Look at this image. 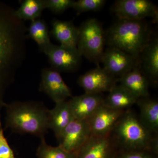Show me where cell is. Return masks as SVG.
Wrapping results in <instances>:
<instances>
[{
  "label": "cell",
  "mask_w": 158,
  "mask_h": 158,
  "mask_svg": "<svg viewBox=\"0 0 158 158\" xmlns=\"http://www.w3.org/2000/svg\"><path fill=\"white\" fill-rule=\"evenodd\" d=\"M27 28L11 6L0 2V126L4 95L14 81L27 55Z\"/></svg>",
  "instance_id": "6da1fadb"
},
{
  "label": "cell",
  "mask_w": 158,
  "mask_h": 158,
  "mask_svg": "<svg viewBox=\"0 0 158 158\" xmlns=\"http://www.w3.org/2000/svg\"><path fill=\"white\" fill-rule=\"evenodd\" d=\"M6 128L19 134L40 138L48 132L49 110L40 102H14L6 104Z\"/></svg>",
  "instance_id": "7a4b0ae2"
},
{
  "label": "cell",
  "mask_w": 158,
  "mask_h": 158,
  "mask_svg": "<svg viewBox=\"0 0 158 158\" xmlns=\"http://www.w3.org/2000/svg\"><path fill=\"white\" fill-rule=\"evenodd\" d=\"M106 44L123 51L139 62L141 52L151 39L149 25L144 20L118 19L105 32Z\"/></svg>",
  "instance_id": "3957f363"
},
{
  "label": "cell",
  "mask_w": 158,
  "mask_h": 158,
  "mask_svg": "<svg viewBox=\"0 0 158 158\" xmlns=\"http://www.w3.org/2000/svg\"><path fill=\"white\" fill-rule=\"evenodd\" d=\"M119 151H150L153 134L141 123L134 112L125 111L111 132Z\"/></svg>",
  "instance_id": "277c9868"
},
{
  "label": "cell",
  "mask_w": 158,
  "mask_h": 158,
  "mask_svg": "<svg viewBox=\"0 0 158 158\" xmlns=\"http://www.w3.org/2000/svg\"><path fill=\"white\" fill-rule=\"evenodd\" d=\"M78 28V50L82 56L98 66L102 62L106 44L105 31L101 24L98 20L90 19Z\"/></svg>",
  "instance_id": "5b68a950"
},
{
  "label": "cell",
  "mask_w": 158,
  "mask_h": 158,
  "mask_svg": "<svg viewBox=\"0 0 158 158\" xmlns=\"http://www.w3.org/2000/svg\"><path fill=\"white\" fill-rule=\"evenodd\" d=\"M48 57L52 69L60 72L77 70L81 63L82 56L77 47L50 44L42 50Z\"/></svg>",
  "instance_id": "8992f818"
},
{
  "label": "cell",
  "mask_w": 158,
  "mask_h": 158,
  "mask_svg": "<svg viewBox=\"0 0 158 158\" xmlns=\"http://www.w3.org/2000/svg\"><path fill=\"white\" fill-rule=\"evenodd\" d=\"M114 11L118 19L142 20L151 18L156 22L158 19L157 7L148 0H118Z\"/></svg>",
  "instance_id": "52a82bcc"
},
{
  "label": "cell",
  "mask_w": 158,
  "mask_h": 158,
  "mask_svg": "<svg viewBox=\"0 0 158 158\" xmlns=\"http://www.w3.org/2000/svg\"><path fill=\"white\" fill-rule=\"evenodd\" d=\"M119 151L112 134L91 135L77 152V158H116Z\"/></svg>",
  "instance_id": "ba28073f"
},
{
  "label": "cell",
  "mask_w": 158,
  "mask_h": 158,
  "mask_svg": "<svg viewBox=\"0 0 158 158\" xmlns=\"http://www.w3.org/2000/svg\"><path fill=\"white\" fill-rule=\"evenodd\" d=\"M118 80L103 67L98 65L79 77L78 84L84 89L85 93L98 94L109 92L117 85Z\"/></svg>",
  "instance_id": "9c48e42d"
},
{
  "label": "cell",
  "mask_w": 158,
  "mask_h": 158,
  "mask_svg": "<svg viewBox=\"0 0 158 158\" xmlns=\"http://www.w3.org/2000/svg\"><path fill=\"white\" fill-rule=\"evenodd\" d=\"M39 90L47 94L56 104L73 97L70 88L60 73L52 68H44L41 71Z\"/></svg>",
  "instance_id": "30bf717a"
},
{
  "label": "cell",
  "mask_w": 158,
  "mask_h": 158,
  "mask_svg": "<svg viewBox=\"0 0 158 158\" xmlns=\"http://www.w3.org/2000/svg\"><path fill=\"white\" fill-rule=\"evenodd\" d=\"M101 62L108 72L118 78L139 66V62L132 56L112 47H108L105 51Z\"/></svg>",
  "instance_id": "8fae6325"
},
{
  "label": "cell",
  "mask_w": 158,
  "mask_h": 158,
  "mask_svg": "<svg viewBox=\"0 0 158 158\" xmlns=\"http://www.w3.org/2000/svg\"><path fill=\"white\" fill-rule=\"evenodd\" d=\"M90 136L87 120L73 119L58 139L59 146L69 152H76Z\"/></svg>",
  "instance_id": "7c38bea8"
},
{
  "label": "cell",
  "mask_w": 158,
  "mask_h": 158,
  "mask_svg": "<svg viewBox=\"0 0 158 158\" xmlns=\"http://www.w3.org/2000/svg\"><path fill=\"white\" fill-rule=\"evenodd\" d=\"M125 111L111 109L103 104L87 120L91 135L104 136L110 135Z\"/></svg>",
  "instance_id": "4fadbf2b"
},
{
  "label": "cell",
  "mask_w": 158,
  "mask_h": 158,
  "mask_svg": "<svg viewBox=\"0 0 158 158\" xmlns=\"http://www.w3.org/2000/svg\"><path fill=\"white\" fill-rule=\"evenodd\" d=\"M102 94L85 93L82 95L72 97L68 101L73 119L87 120L103 104Z\"/></svg>",
  "instance_id": "5bb4252c"
},
{
  "label": "cell",
  "mask_w": 158,
  "mask_h": 158,
  "mask_svg": "<svg viewBox=\"0 0 158 158\" xmlns=\"http://www.w3.org/2000/svg\"><path fill=\"white\" fill-rule=\"evenodd\" d=\"M140 71L152 84L158 82V39L152 38L141 54L139 59Z\"/></svg>",
  "instance_id": "9a60e30c"
},
{
  "label": "cell",
  "mask_w": 158,
  "mask_h": 158,
  "mask_svg": "<svg viewBox=\"0 0 158 158\" xmlns=\"http://www.w3.org/2000/svg\"><path fill=\"white\" fill-rule=\"evenodd\" d=\"M73 119L68 101L57 103L53 109L49 110V129L53 131L58 140L65 127Z\"/></svg>",
  "instance_id": "2e32d148"
},
{
  "label": "cell",
  "mask_w": 158,
  "mask_h": 158,
  "mask_svg": "<svg viewBox=\"0 0 158 158\" xmlns=\"http://www.w3.org/2000/svg\"><path fill=\"white\" fill-rule=\"evenodd\" d=\"M118 82L137 98L149 97V82L138 67L118 78Z\"/></svg>",
  "instance_id": "e0dca14e"
},
{
  "label": "cell",
  "mask_w": 158,
  "mask_h": 158,
  "mask_svg": "<svg viewBox=\"0 0 158 158\" xmlns=\"http://www.w3.org/2000/svg\"><path fill=\"white\" fill-rule=\"evenodd\" d=\"M138 98L119 84L110 90L104 99V104L114 110L126 111L136 104Z\"/></svg>",
  "instance_id": "ac0fdd59"
},
{
  "label": "cell",
  "mask_w": 158,
  "mask_h": 158,
  "mask_svg": "<svg viewBox=\"0 0 158 158\" xmlns=\"http://www.w3.org/2000/svg\"><path fill=\"white\" fill-rule=\"evenodd\" d=\"M51 34L60 43V45L77 47L78 40V28L71 21L54 19L52 23Z\"/></svg>",
  "instance_id": "d6986e66"
},
{
  "label": "cell",
  "mask_w": 158,
  "mask_h": 158,
  "mask_svg": "<svg viewBox=\"0 0 158 158\" xmlns=\"http://www.w3.org/2000/svg\"><path fill=\"white\" fill-rule=\"evenodd\" d=\"M136 104L140 110V121L151 132L158 134V102L147 97L138 98Z\"/></svg>",
  "instance_id": "ffe728a7"
},
{
  "label": "cell",
  "mask_w": 158,
  "mask_h": 158,
  "mask_svg": "<svg viewBox=\"0 0 158 158\" xmlns=\"http://www.w3.org/2000/svg\"><path fill=\"white\" fill-rule=\"evenodd\" d=\"M27 32V37L36 42L40 51L51 43L48 26L44 20L39 18L31 21Z\"/></svg>",
  "instance_id": "44dd1931"
},
{
  "label": "cell",
  "mask_w": 158,
  "mask_h": 158,
  "mask_svg": "<svg viewBox=\"0 0 158 158\" xmlns=\"http://www.w3.org/2000/svg\"><path fill=\"white\" fill-rule=\"evenodd\" d=\"M45 9L44 0H25L17 10H15L16 16L22 20L31 21L41 16Z\"/></svg>",
  "instance_id": "7402d4cb"
},
{
  "label": "cell",
  "mask_w": 158,
  "mask_h": 158,
  "mask_svg": "<svg viewBox=\"0 0 158 158\" xmlns=\"http://www.w3.org/2000/svg\"><path fill=\"white\" fill-rule=\"evenodd\" d=\"M38 158H77L76 152H69L60 146L53 147L47 144L44 137L41 141L37 151Z\"/></svg>",
  "instance_id": "603a6c76"
},
{
  "label": "cell",
  "mask_w": 158,
  "mask_h": 158,
  "mask_svg": "<svg viewBox=\"0 0 158 158\" xmlns=\"http://www.w3.org/2000/svg\"><path fill=\"white\" fill-rule=\"evenodd\" d=\"M106 1L105 0H78L75 1L72 8L78 14L101 9Z\"/></svg>",
  "instance_id": "cb8c5ba5"
},
{
  "label": "cell",
  "mask_w": 158,
  "mask_h": 158,
  "mask_svg": "<svg viewBox=\"0 0 158 158\" xmlns=\"http://www.w3.org/2000/svg\"><path fill=\"white\" fill-rule=\"evenodd\" d=\"M74 2L73 0H44L45 9L55 14H60L72 8Z\"/></svg>",
  "instance_id": "d4e9b609"
},
{
  "label": "cell",
  "mask_w": 158,
  "mask_h": 158,
  "mask_svg": "<svg viewBox=\"0 0 158 158\" xmlns=\"http://www.w3.org/2000/svg\"><path fill=\"white\" fill-rule=\"evenodd\" d=\"M116 158H158V156L148 150L119 151Z\"/></svg>",
  "instance_id": "484cf974"
},
{
  "label": "cell",
  "mask_w": 158,
  "mask_h": 158,
  "mask_svg": "<svg viewBox=\"0 0 158 158\" xmlns=\"http://www.w3.org/2000/svg\"><path fill=\"white\" fill-rule=\"evenodd\" d=\"M0 158H15L13 150L4 136L2 127H0Z\"/></svg>",
  "instance_id": "4316f807"
},
{
  "label": "cell",
  "mask_w": 158,
  "mask_h": 158,
  "mask_svg": "<svg viewBox=\"0 0 158 158\" xmlns=\"http://www.w3.org/2000/svg\"><path fill=\"white\" fill-rule=\"evenodd\" d=\"M150 151L155 154L158 155V134L153 136L150 143Z\"/></svg>",
  "instance_id": "83f0119b"
}]
</instances>
